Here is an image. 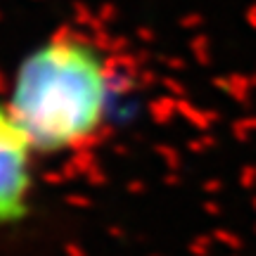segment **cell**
<instances>
[{"label": "cell", "instance_id": "obj_1", "mask_svg": "<svg viewBox=\"0 0 256 256\" xmlns=\"http://www.w3.org/2000/svg\"><path fill=\"white\" fill-rule=\"evenodd\" d=\"M107 104L102 60L74 40H55L24 60L10 114L34 150L72 147L100 126Z\"/></svg>", "mask_w": 256, "mask_h": 256}, {"label": "cell", "instance_id": "obj_2", "mask_svg": "<svg viewBox=\"0 0 256 256\" xmlns=\"http://www.w3.org/2000/svg\"><path fill=\"white\" fill-rule=\"evenodd\" d=\"M31 150L28 138L10 110L0 107V223L19 220L26 214Z\"/></svg>", "mask_w": 256, "mask_h": 256}]
</instances>
